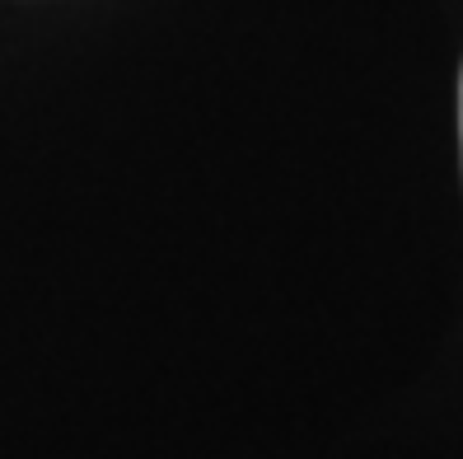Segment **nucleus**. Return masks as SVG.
Wrapping results in <instances>:
<instances>
[{"instance_id":"f257e3e1","label":"nucleus","mask_w":463,"mask_h":459,"mask_svg":"<svg viewBox=\"0 0 463 459\" xmlns=\"http://www.w3.org/2000/svg\"><path fill=\"white\" fill-rule=\"evenodd\" d=\"M458 131H463V80H458Z\"/></svg>"}]
</instances>
